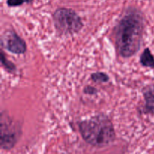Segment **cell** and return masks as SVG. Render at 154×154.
Returning <instances> with one entry per match:
<instances>
[{"label":"cell","mask_w":154,"mask_h":154,"mask_svg":"<svg viewBox=\"0 0 154 154\" xmlns=\"http://www.w3.org/2000/svg\"><path fill=\"white\" fill-rule=\"evenodd\" d=\"M144 29V18L138 8L129 7L115 28V44L123 58L135 55L141 47Z\"/></svg>","instance_id":"6da1fadb"},{"label":"cell","mask_w":154,"mask_h":154,"mask_svg":"<svg viewBox=\"0 0 154 154\" xmlns=\"http://www.w3.org/2000/svg\"><path fill=\"white\" fill-rule=\"evenodd\" d=\"M78 126L83 139L93 147H105L115 140L114 125L105 114H99L83 120Z\"/></svg>","instance_id":"7a4b0ae2"},{"label":"cell","mask_w":154,"mask_h":154,"mask_svg":"<svg viewBox=\"0 0 154 154\" xmlns=\"http://www.w3.org/2000/svg\"><path fill=\"white\" fill-rule=\"evenodd\" d=\"M54 26L62 35L78 32L83 28L82 20L75 11L67 8H59L53 14Z\"/></svg>","instance_id":"3957f363"},{"label":"cell","mask_w":154,"mask_h":154,"mask_svg":"<svg viewBox=\"0 0 154 154\" xmlns=\"http://www.w3.org/2000/svg\"><path fill=\"white\" fill-rule=\"evenodd\" d=\"M21 134L20 126L2 113L1 116V147L9 150L13 148L18 141Z\"/></svg>","instance_id":"277c9868"},{"label":"cell","mask_w":154,"mask_h":154,"mask_svg":"<svg viewBox=\"0 0 154 154\" xmlns=\"http://www.w3.org/2000/svg\"><path fill=\"white\" fill-rule=\"evenodd\" d=\"M1 45L9 52L14 54H23L26 51V44L14 30H7L1 38Z\"/></svg>","instance_id":"5b68a950"},{"label":"cell","mask_w":154,"mask_h":154,"mask_svg":"<svg viewBox=\"0 0 154 154\" xmlns=\"http://www.w3.org/2000/svg\"><path fill=\"white\" fill-rule=\"evenodd\" d=\"M142 93L145 102L144 111L146 114L154 115V84L144 87Z\"/></svg>","instance_id":"8992f818"},{"label":"cell","mask_w":154,"mask_h":154,"mask_svg":"<svg viewBox=\"0 0 154 154\" xmlns=\"http://www.w3.org/2000/svg\"><path fill=\"white\" fill-rule=\"evenodd\" d=\"M141 64L144 67L154 69V56L149 48H145L140 57Z\"/></svg>","instance_id":"52a82bcc"},{"label":"cell","mask_w":154,"mask_h":154,"mask_svg":"<svg viewBox=\"0 0 154 154\" xmlns=\"http://www.w3.org/2000/svg\"><path fill=\"white\" fill-rule=\"evenodd\" d=\"M1 63L2 66L8 72L14 73V72L16 71V66H15V65L13 63L9 61V60L5 57V54L2 51H1Z\"/></svg>","instance_id":"ba28073f"},{"label":"cell","mask_w":154,"mask_h":154,"mask_svg":"<svg viewBox=\"0 0 154 154\" xmlns=\"http://www.w3.org/2000/svg\"><path fill=\"white\" fill-rule=\"evenodd\" d=\"M91 79L93 82L105 83L108 81L109 77L104 72H96V73L92 74Z\"/></svg>","instance_id":"9c48e42d"},{"label":"cell","mask_w":154,"mask_h":154,"mask_svg":"<svg viewBox=\"0 0 154 154\" xmlns=\"http://www.w3.org/2000/svg\"><path fill=\"white\" fill-rule=\"evenodd\" d=\"M33 0H6V3L8 7H18V6H21L22 5L25 4H29L32 2Z\"/></svg>","instance_id":"30bf717a"},{"label":"cell","mask_w":154,"mask_h":154,"mask_svg":"<svg viewBox=\"0 0 154 154\" xmlns=\"http://www.w3.org/2000/svg\"><path fill=\"white\" fill-rule=\"evenodd\" d=\"M84 93L88 95H96L98 93V90L97 89L92 86H87L84 89Z\"/></svg>","instance_id":"8fae6325"}]
</instances>
